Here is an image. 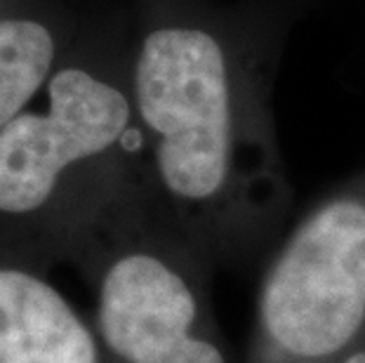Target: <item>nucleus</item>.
<instances>
[{"label":"nucleus","mask_w":365,"mask_h":363,"mask_svg":"<svg viewBox=\"0 0 365 363\" xmlns=\"http://www.w3.org/2000/svg\"><path fill=\"white\" fill-rule=\"evenodd\" d=\"M142 118L160 135L158 168L177 196L207 198L229 165V81L222 48L205 31L163 29L137 61Z\"/></svg>","instance_id":"obj_1"},{"label":"nucleus","mask_w":365,"mask_h":363,"mask_svg":"<svg viewBox=\"0 0 365 363\" xmlns=\"http://www.w3.org/2000/svg\"><path fill=\"white\" fill-rule=\"evenodd\" d=\"M262 319L285 352L321 359L365 319V205L335 200L302 227L269 274Z\"/></svg>","instance_id":"obj_2"},{"label":"nucleus","mask_w":365,"mask_h":363,"mask_svg":"<svg viewBox=\"0 0 365 363\" xmlns=\"http://www.w3.org/2000/svg\"><path fill=\"white\" fill-rule=\"evenodd\" d=\"M48 92V116L21 113L0 130V213L41 208L61 170L102 153L128 128L125 97L81 68L57 73Z\"/></svg>","instance_id":"obj_3"},{"label":"nucleus","mask_w":365,"mask_h":363,"mask_svg":"<svg viewBox=\"0 0 365 363\" xmlns=\"http://www.w3.org/2000/svg\"><path fill=\"white\" fill-rule=\"evenodd\" d=\"M193 295L173 269L128 255L108 269L99 295L104 342L128 363H227L217 347L191 337Z\"/></svg>","instance_id":"obj_4"},{"label":"nucleus","mask_w":365,"mask_h":363,"mask_svg":"<svg viewBox=\"0 0 365 363\" xmlns=\"http://www.w3.org/2000/svg\"><path fill=\"white\" fill-rule=\"evenodd\" d=\"M0 363H99L90 330L45 281L0 269Z\"/></svg>","instance_id":"obj_5"},{"label":"nucleus","mask_w":365,"mask_h":363,"mask_svg":"<svg viewBox=\"0 0 365 363\" xmlns=\"http://www.w3.org/2000/svg\"><path fill=\"white\" fill-rule=\"evenodd\" d=\"M54 57L50 31L31 19H0V130L36 95Z\"/></svg>","instance_id":"obj_6"},{"label":"nucleus","mask_w":365,"mask_h":363,"mask_svg":"<svg viewBox=\"0 0 365 363\" xmlns=\"http://www.w3.org/2000/svg\"><path fill=\"white\" fill-rule=\"evenodd\" d=\"M344 363H365V352H359V354H354L351 359L344 361Z\"/></svg>","instance_id":"obj_7"}]
</instances>
